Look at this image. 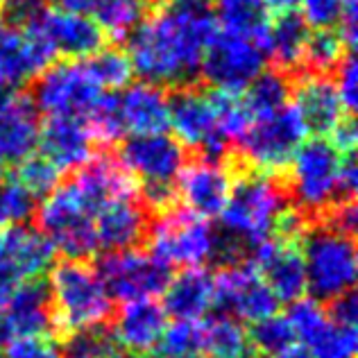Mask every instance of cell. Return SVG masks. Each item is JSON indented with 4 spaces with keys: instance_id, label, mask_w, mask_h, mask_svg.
<instances>
[{
    "instance_id": "5bb4252c",
    "label": "cell",
    "mask_w": 358,
    "mask_h": 358,
    "mask_svg": "<svg viewBox=\"0 0 358 358\" xmlns=\"http://www.w3.org/2000/svg\"><path fill=\"white\" fill-rule=\"evenodd\" d=\"M168 127L184 148L200 150L206 159H222L227 155L229 141L220 134L209 93L193 87L177 89L168 98Z\"/></svg>"
},
{
    "instance_id": "2e32d148",
    "label": "cell",
    "mask_w": 358,
    "mask_h": 358,
    "mask_svg": "<svg viewBox=\"0 0 358 358\" xmlns=\"http://www.w3.org/2000/svg\"><path fill=\"white\" fill-rule=\"evenodd\" d=\"M286 317L295 331V341L315 358L356 356L358 350L356 327H345L334 322L320 301L310 297H301L290 304Z\"/></svg>"
},
{
    "instance_id": "30bf717a",
    "label": "cell",
    "mask_w": 358,
    "mask_h": 358,
    "mask_svg": "<svg viewBox=\"0 0 358 358\" xmlns=\"http://www.w3.org/2000/svg\"><path fill=\"white\" fill-rule=\"evenodd\" d=\"M23 27L39 41H43L52 55L66 59H87L107 43L105 32L91 14H78L59 7H39L23 18Z\"/></svg>"
},
{
    "instance_id": "f6af8a7d",
    "label": "cell",
    "mask_w": 358,
    "mask_h": 358,
    "mask_svg": "<svg viewBox=\"0 0 358 358\" xmlns=\"http://www.w3.org/2000/svg\"><path fill=\"white\" fill-rule=\"evenodd\" d=\"M336 71H338V82H336L338 98H341L347 114H352L356 109V98H358V69L354 55H345Z\"/></svg>"
},
{
    "instance_id": "3957f363",
    "label": "cell",
    "mask_w": 358,
    "mask_h": 358,
    "mask_svg": "<svg viewBox=\"0 0 358 358\" xmlns=\"http://www.w3.org/2000/svg\"><path fill=\"white\" fill-rule=\"evenodd\" d=\"M52 327L64 338L84 329L105 327L114 310L96 266L80 259H64L48 270Z\"/></svg>"
},
{
    "instance_id": "603a6c76",
    "label": "cell",
    "mask_w": 358,
    "mask_h": 358,
    "mask_svg": "<svg viewBox=\"0 0 358 358\" xmlns=\"http://www.w3.org/2000/svg\"><path fill=\"white\" fill-rule=\"evenodd\" d=\"M168 324V315L157 299L122 301L116 315L111 338L125 354L145 356L157 350L159 338Z\"/></svg>"
},
{
    "instance_id": "44dd1931",
    "label": "cell",
    "mask_w": 358,
    "mask_h": 358,
    "mask_svg": "<svg viewBox=\"0 0 358 358\" xmlns=\"http://www.w3.org/2000/svg\"><path fill=\"white\" fill-rule=\"evenodd\" d=\"M93 145H96V138L84 118L48 116V120L39 125L36 148L59 173H75L87 166L96 157Z\"/></svg>"
},
{
    "instance_id": "7a4b0ae2",
    "label": "cell",
    "mask_w": 358,
    "mask_h": 358,
    "mask_svg": "<svg viewBox=\"0 0 358 358\" xmlns=\"http://www.w3.org/2000/svg\"><path fill=\"white\" fill-rule=\"evenodd\" d=\"M293 209L286 188L275 175L252 171L234 179L229 200L220 218V231L241 254L275 238L288 211Z\"/></svg>"
},
{
    "instance_id": "8d00e7d4",
    "label": "cell",
    "mask_w": 358,
    "mask_h": 358,
    "mask_svg": "<svg viewBox=\"0 0 358 358\" xmlns=\"http://www.w3.org/2000/svg\"><path fill=\"white\" fill-rule=\"evenodd\" d=\"M347 50V43L338 30H313L308 34L304 64L317 75H324L329 71H336L338 64L343 62Z\"/></svg>"
},
{
    "instance_id": "52a82bcc",
    "label": "cell",
    "mask_w": 358,
    "mask_h": 358,
    "mask_svg": "<svg viewBox=\"0 0 358 358\" xmlns=\"http://www.w3.org/2000/svg\"><path fill=\"white\" fill-rule=\"evenodd\" d=\"M343 152H338L327 136L306 138L288 164V200L304 215H324L341 202L338 173Z\"/></svg>"
},
{
    "instance_id": "ffe728a7",
    "label": "cell",
    "mask_w": 358,
    "mask_h": 358,
    "mask_svg": "<svg viewBox=\"0 0 358 358\" xmlns=\"http://www.w3.org/2000/svg\"><path fill=\"white\" fill-rule=\"evenodd\" d=\"M55 62L52 50L25 27L0 25V91L14 93Z\"/></svg>"
},
{
    "instance_id": "ee69618b",
    "label": "cell",
    "mask_w": 358,
    "mask_h": 358,
    "mask_svg": "<svg viewBox=\"0 0 358 358\" xmlns=\"http://www.w3.org/2000/svg\"><path fill=\"white\" fill-rule=\"evenodd\" d=\"M0 358H59V350L50 336H21L5 347Z\"/></svg>"
},
{
    "instance_id": "4316f807",
    "label": "cell",
    "mask_w": 358,
    "mask_h": 358,
    "mask_svg": "<svg viewBox=\"0 0 358 358\" xmlns=\"http://www.w3.org/2000/svg\"><path fill=\"white\" fill-rule=\"evenodd\" d=\"M118 93L120 120L125 134H157L168 129V98L162 87L150 82L127 84Z\"/></svg>"
},
{
    "instance_id": "ac0fdd59",
    "label": "cell",
    "mask_w": 358,
    "mask_h": 358,
    "mask_svg": "<svg viewBox=\"0 0 358 358\" xmlns=\"http://www.w3.org/2000/svg\"><path fill=\"white\" fill-rule=\"evenodd\" d=\"M55 263V248L30 224H12L0 231V290L41 279Z\"/></svg>"
},
{
    "instance_id": "680465c9",
    "label": "cell",
    "mask_w": 358,
    "mask_h": 358,
    "mask_svg": "<svg viewBox=\"0 0 358 358\" xmlns=\"http://www.w3.org/2000/svg\"><path fill=\"white\" fill-rule=\"evenodd\" d=\"M0 16H3V5H0Z\"/></svg>"
},
{
    "instance_id": "e0dca14e",
    "label": "cell",
    "mask_w": 358,
    "mask_h": 358,
    "mask_svg": "<svg viewBox=\"0 0 358 358\" xmlns=\"http://www.w3.org/2000/svg\"><path fill=\"white\" fill-rule=\"evenodd\" d=\"M234 186V175L222 159H197L184 164L175 182V200L188 213L213 220L222 213Z\"/></svg>"
},
{
    "instance_id": "60d3db41",
    "label": "cell",
    "mask_w": 358,
    "mask_h": 358,
    "mask_svg": "<svg viewBox=\"0 0 358 358\" xmlns=\"http://www.w3.org/2000/svg\"><path fill=\"white\" fill-rule=\"evenodd\" d=\"M36 200L25 188L12 179H0V227L25 224L34 215Z\"/></svg>"
},
{
    "instance_id": "277c9868",
    "label": "cell",
    "mask_w": 358,
    "mask_h": 358,
    "mask_svg": "<svg viewBox=\"0 0 358 358\" xmlns=\"http://www.w3.org/2000/svg\"><path fill=\"white\" fill-rule=\"evenodd\" d=\"M150 254L168 268H204L220 261L222 234L211 220L188 213L182 206L159 211L155 222L148 224Z\"/></svg>"
},
{
    "instance_id": "d4e9b609",
    "label": "cell",
    "mask_w": 358,
    "mask_h": 358,
    "mask_svg": "<svg viewBox=\"0 0 358 358\" xmlns=\"http://www.w3.org/2000/svg\"><path fill=\"white\" fill-rule=\"evenodd\" d=\"M39 141V111L21 93L0 96V155L5 162L18 164L34 155Z\"/></svg>"
},
{
    "instance_id": "816d5d0a",
    "label": "cell",
    "mask_w": 358,
    "mask_h": 358,
    "mask_svg": "<svg viewBox=\"0 0 358 358\" xmlns=\"http://www.w3.org/2000/svg\"><path fill=\"white\" fill-rule=\"evenodd\" d=\"M43 0H0V5L9 7L18 18H25L27 14H32L34 9L41 7Z\"/></svg>"
},
{
    "instance_id": "484cf974",
    "label": "cell",
    "mask_w": 358,
    "mask_h": 358,
    "mask_svg": "<svg viewBox=\"0 0 358 358\" xmlns=\"http://www.w3.org/2000/svg\"><path fill=\"white\" fill-rule=\"evenodd\" d=\"M159 297L168 317L200 322L213 308V275L204 268H184L168 279Z\"/></svg>"
},
{
    "instance_id": "7c38bea8",
    "label": "cell",
    "mask_w": 358,
    "mask_h": 358,
    "mask_svg": "<svg viewBox=\"0 0 358 358\" xmlns=\"http://www.w3.org/2000/svg\"><path fill=\"white\" fill-rule=\"evenodd\" d=\"M118 164L141 186H175L186 164V148L166 131L131 134L118 148Z\"/></svg>"
},
{
    "instance_id": "6da1fadb",
    "label": "cell",
    "mask_w": 358,
    "mask_h": 358,
    "mask_svg": "<svg viewBox=\"0 0 358 358\" xmlns=\"http://www.w3.org/2000/svg\"><path fill=\"white\" fill-rule=\"evenodd\" d=\"M218 32L209 0H171L131 32L127 57L141 82L184 89L200 78L204 55Z\"/></svg>"
},
{
    "instance_id": "b9f144b4",
    "label": "cell",
    "mask_w": 358,
    "mask_h": 358,
    "mask_svg": "<svg viewBox=\"0 0 358 358\" xmlns=\"http://www.w3.org/2000/svg\"><path fill=\"white\" fill-rule=\"evenodd\" d=\"M114 354V338H111V331L102 327L66 336V358H111Z\"/></svg>"
},
{
    "instance_id": "f1b7e54d",
    "label": "cell",
    "mask_w": 358,
    "mask_h": 358,
    "mask_svg": "<svg viewBox=\"0 0 358 358\" xmlns=\"http://www.w3.org/2000/svg\"><path fill=\"white\" fill-rule=\"evenodd\" d=\"M308 25L301 21L295 9L279 12L270 21L266 34V55L279 66L281 73L297 71L304 66V50L308 41Z\"/></svg>"
},
{
    "instance_id": "f35d334b",
    "label": "cell",
    "mask_w": 358,
    "mask_h": 358,
    "mask_svg": "<svg viewBox=\"0 0 358 358\" xmlns=\"http://www.w3.org/2000/svg\"><path fill=\"white\" fill-rule=\"evenodd\" d=\"M84 120H87L93 138L100 141V143H116V141H122L127 136L125 127H122V120H120L116 91L100 96V100L93 105V109L89 111Z\"/></svg>"
},
{
    "instance_id": "4dcf8cb0",
    "label": "cell",
    "mask_w": 358,
    "mask_h": 358,
    "mask_svg": "<svg viewBox=\"0 0 358 358\" xmlns=\"http://www.w3.org/2000/svg\"><path fill=\"white\" fill-rule=\"evenodd\" d=\"M250 338L243 322L213 315L202 322V352L206 358H250Z\"/></svg>"
},
{
    "instance_id": "bcb514c9",
    "label": "cell",
    "mask_w": 358,
    "mask_h": 358,
    "mask_svg": "<svg viewBox=\"0 0 358 358\" xmlns=\"http://www.w3.org/2000/svg\"><path fill=\"white\" fill-rule=\"evenodd\" d=\"M324 224H329L336 231H343L347 236H354L358 224V209L354 200L336 202L331 209L324 213Z\"/></svg>"
},
{
    "instance_id": "836d02e7",
    "label": "cell",
    "mask_w": 358,
    "mask_h": 358,
    "mask_svg": "<svg viewBox=\"0 0 358 358\" xmlns=\"http://www.w3.org/2000/svg\"><path fill=\"white\" fill-rule=\"evenodd\" d=\"M84 64H87L91 78L98 82L100 89L120 91L134 78V69H131L127 52L120 48H111V45H102L100 50L89 55Z\"/></svg>"
},
{
    "instance_id": "7402d4cb",
    "label": "cell",
    "mask_w": 358,
    "mask_h": 358,
    "mask_svg": "<svg viewBox=\"0 0 358 358\" xmlns=\"http://www.w3.org/2000/svg\"><path fill=\"white\" fill-rule=\"evenodd\" d=\"M148 209L141 202L138 193L120 195L100 206V211L93 218L98 250L120 252L136 248L148 234Z\"/></svg>"
},
{
    "instance_id": "681fc988",
    "label": "cell",
    "mask_w": 358,
    "mask_h": 358,
    "mask_svg": "<svg viewBox=\"0 0 358 358\" xmlns=\"http://www.w3.org/2000/svg\"><path fill=\"white\" fill-rule=\"evenodd\" d=\"M358 188V168L354 152H345L341 162V173H338V191H341V202L354 200Z\"/></svg>"
},
{
    "instance_id": "9c48e42d",
    "label": "cell",
    "mask_w": 358,
    "mask_h": 358,
    "mask_svg": "<svg viewBox=\"0 0 358 358\" xmlns=\"http://www.w3.org/2000/svg\"><path fill=\"white\" fill-rule=\"evenodd\" d=\"M102 89L91 78L84 59L52 62L34 80L32 102L45 116H78L87 118L100 100Z\"/></svg>"
},
{
    "instance_id": "8fae6325",
    "label": "cell",
    "mask_w": 358,
    "mask_h": 358,
    "mask_svg": "<svg viewBox=\"0 0 358 358\" xmlns=\"http://www.w3.org/2000/svg\"><path fill=\"white\" fill-rule=\"evenodd\" d=\"M96 270L111 299L134 301L157 299L171 279V268L155 259L150 252L129 248L120 252H105Z\"/></svg>"
},
{
    "instance_id": "74e56055",
    "label": "cell",
    "mask_w": 358,
    "mask_h": 358,
    "mask_svg": "<svg viewBox=\"0 0 358 358\" xmlns=\"http://www.w3.org/2000/svg\"><path fill=\"white\" fill-rule=\"evenodd\" d=\"M155 352L159 354V358L200 356V352H202V320L200 322L173 320L171 324H166Z\"/></svg>"
},
{
    "instance_id": "6f0895ef",
    "label": "cell",
    "mask_w": 358,
    "mask_h": 358,
    "mask_svg": "<svg viewBox=\"0 0 358 358\" xmlns=\"http://www.w3.org/2000/svg\"><path fill=\"white\" fill-rule=\"evenodd\" d=\"M179 358H200V356H179Z\"/></svg>"
},
{
    "instance_id": "c3c4849f",
    "label": "cell",
    "mask_w": 358,
    "mask_h": 358,
    "mask_svg": "<svg viewBox=\"0 0 358 358\" xmlns=\"http://www.w3.org/2000/svg\"><path fill=\"white\" fill-rule=\"evenodd\" d=\"M356 136H358V129H356V122L352 118V114H347L338 125L329 131L327 138L331 141L334 148L338 152H354L356 150Z\"/></svg>"
},
{
    "instance_id": "5b68a950",
    "label": "cell",
    "mask_w": 358,
    "mask_h": 358,
    "mask_svg": "<svg viewBox=\"0 0 358 358\" xmlns=\"http://www.w3.org/2000/svg\"><path fill=\"white\" fill-rule=\"evenodd\" d=\"M299 252L306 270V295L315 301H331L354 290L358 275V257L354 236L315 224L301 231Z\"/></svg>"
},
{
    "instance_id": "4fadbf2b",
    "label": "cell",
    "mask_w": 358,
    "mask_h": 358,
    "mask_svg": "<svg viewBox=\"0 0 358 358\" xmlns=\"http://www.w3.org/2000/svg\"><path fill=\"white\" fill-rule=\"evenodd\" d=\"M266 50L250 36L218 32L204 55L200 75L218 91L243 93L261 71H266Z\"/></svg>"
},
{
    "instance_id": "ba28073f",
    "label": "cell",
    "mask_w": 358,
    "mask_h": 358,
    "mask_svg": "<svg viewBox=\"0 0 358 358\" xmlns=\"http://www.w3.org/2000/svg\"><path fill=\"white\" fill-rule=\"evenodd\" d=\"M308 127L295 105H284L268 116H259L238 141L241 155L252 171L277 175L286 171L297 148L308 138Z\"/></svg>"
},
{
    "instance_id": "f907efd6",
    "label": "cell",
    "mask_w": 358,
    "mask_h": 358,
    "mask_svg": "<svg viewBox=\"0 0 358 358\" xmlns=\"http://www.w3.org/2000/svg\"><path fill=\"white\" fill-rule=\"evenodd\" d=\"M55 7L59 9H69V12H78V14H93L98 9L102 0H52Z\"/></svg>"
},
{
    "instance_id": "f546056e",
    "label": "cell",
    "mask_w": 358,
    "mask_h": 358,
    "mask_svg": "<svg viewBox=\"0 0 358 358\" xmlns=\"http://www.w3.org/2000/svg\"><path fill=\"white\" fill-rule=\"evenodd\" d=\"M211 7L222 32L250 36L266 50L270 9L263 0H215Z\"/></svg>"
},
{
    "instance_id": "ab89813d",
    "label": "cell",
    "mask_w": 358,
    "mask_h": 358,
    "mask_svg": "<svg viewBox=\"0 0 358 358\" xmlns=\"http://www.w3.org/2000/svg\"><path fill=\"white\" fill-rule=\"evenodd\" d=\"M59 175L62 173L45 157L30 155L27 159H23V162H18L16 182L21 184L34 200H41V197H45L59 184Z\"/></svg>"
},
{
    "instance_id": "d6986e66",
    "label": "cell",
    "mask_w": 358,
    "mask_h": 358,
    "mask_svg": "<svg viewBox=\"0 0 358 358\" xmlns=\"http://www.w3.org/2000/svg\"><path fill=\"white\" fill-rule=\"evenodd\" d=\"M248 263L263 277L277 301H293L306 295V270L299 245L290 238H270L248 252Z\"/></svg>"
},
{
    "instance_id": "8992f818",
    "label": "cell",
    "mask_w": 358,
    "mask_h": 358,
    "mask_svg": "<svg viewBox=\"0 0 358 358\" xmlns=\"http://www.w3.org/2000/svg\"><path fill=\"white\" fill-rule=\"evenodd\" d=\"M34 215L36 229L48 238L55 252L64 254V259L89 261L98 252L96 229H93L96 211L73 179L57 184L48 195L41 197Z\"/></svg>"
},
{
    "instance_id": "9f6ffc18",
    "label": "cell",
    "mask_w": 358,
    "mask_h": 358,
    "mask_svg": "<svg viewBox=\"0 0 358 358\" xmlns=\"http://www.w3.org/2000/svg\"><path fill=\"white\" fill-rule=\"evenodd\" d=\"M111 358H143V356H134V354H114Z\"/></svg>"
},
{
    "instance_id": "11a10c76",
    "label": "cell",
    "mask_w": 358,
    "mask_h": 358,
    "mask_svg": "<svg viewBox=\"0 0 358 358\" xmlns=\"http://www.w3.org/2000/svg\"><path fill=\"white\" fill-rule=\"evenodd\" d=\"M5 166H7V162H5V157L0 155V179H3V175H5Z\"/></svg>"
},
{
    "instance_id": "d590c367",
    "label": "cell",
    "mask_w": 358,
    "mask_h": 358,
    "mask_svg": "<svg viewBox=\"0 0 358 358\" xmlns=\"http://www.w3.org/2000/svg\"><path fill=\"white\" fill-rule=\"evenodd\" d=\"M209 98H211V105L215 111V120H218L220 134L229 141V145L238 143L254 120L248 105H245L243 96L241 93L213 89V91H209Z\"/></svg>"
},
{
    "instance_id": "83f0119b",
    "label": "cell",
    "mask_w": 358,
    "mask_h": 358,
    "mask_svg": "<svg viewBox=\"0 0 358 358\" xmlns=\"http://www.w3.org/2000/svg\"><path fill=\"white\" fill-rule=\"evenodd\" d=\"M293 105L304 118L308 131H315L320 136H327L347 116L343 102L338 98L336 84L317 73L299 80Z\"/></svg>"
},
{
    "instance_id": "d6a6232c",
    "label": "cell",
    "mask_w": 358,
    "mask_h": 358,
    "mask_svg": "<svg viewBox=\"0 0 358 358\" xmlns=\"http://www.w3.org/2000/svg\"><path fill=\"white\" fill-rule=\"evenodd\" d=\"M290 82L281 71H261L245 89L243 100L248 105L252 118L268 116L272 111L288 105Z\"/></svg>"
},
{
    "instance_id": "f5cc1de1",
    "label": "cell",
    "mask_w": 358,
    "mask_h": 358,
    "mask_svg": "<svg viewBox=\"0 0 358 358\" xmlns=\"http://www.w3.org/2000/svg\"><path fill=\"white\" fill-rule=\"evenodd\" d=\"M14 331H12V327H9V322L5 320V315L0 313V354H3V350L14 341Z\"/></svg>"
},
{
    "instance_id": "9a60e30c",
    "label": "cell",
    "mask_w": 358,
    "mask_h": 358,
    "mask_svg": "<svg viewBox=\"0 0 358 358\" xmlns=\"http://www.w3.org/2000/svg\"><path fill=\"white\" fill-rule=\"evenodd\" d=\"M279 301L248 261L224 266L213 277V308L238 322H257L277 313Z\"/></svg>"
},
{
    "instance_id": "7bdbcfd3",
    "label": "cell",
    "mask_w": 358,
    "mask_h": 358,
    "mask_svg": "<svg viewBox=\"0 0 358 358\" xmlns=\"http://www.w3.org/2000/svg\"><path fill=\"white\" fill-rule=\"evenodd\" d=\"M299 16L308 25V30H334L343 21L341 0H299Z\"/></svg>"
},
{
    "instance_id": "cb8c5ba5",
    "label": "cell",
    "mask_w": 358,
    "mask_h": 358,
    "mask_svg": "<svg viewBox=\"0 0 358 358\" xmlns=\"http://www.w3.org/2000/svg\"><path fill=\"white\" fill-rule=\"evenodd\" d=\"M0 313L5 315L16 338L50 336V331H55L48 286L41 279L0 290Z\"/></svg>"
},
{
    "instance_id": "e575fe53",
    "label": "cell",
    "mask_w": 358,
    "mask_h": 358,
    "mask_svg": "<svg viewBox=\"0 0 358 358\" xmlns=\"http://www.w3.org/2000/svg\"><path fill=\"white\" fill-rule=\"evenodd\" d=\"M248 338L254 352H259L261 356H270V358H275L281 352H286L288 347L297 345L295 331H293V327H290L288 317L279 313H272L268 317H261L257 322H252Z\"/></svg>"
},
{
    "instance_id": "1f68e13d",
    "label": "cell",
    "mask_w": 358,
    "mask_h": 358,
    "mask_svg": "<svg viewBox=\"0 0 358 358\" xmlns=\"http://www.w3.org/2000/svg\"><path fill=\"white\" fill-rule=\"evenodd\" d=\"M148 16V0H102L93 18L107 39L127 41Z\"/></svg>"
},
{
    "instance_id": "7dc6e473",
    "label": "cell",
    "mask_w": 358,
    "mask_h": 358,
    "mask_svg": "<svg viewBox=\"0 0 358 358\" xmlns=\"http://www.w3.org/2000/svg\"><path fill=\"white\" fill-rule=\"evenodd\" d=\"M327 313L338 324L356 327V320H358V299H356L354 290H350V293H345V295H341V297H336V299L329 301Z\"/></svg>"
},
{
    "instance_id": "db71d44e",
    "label": "cell",
    "mask_w": 358,
    "mask_h": 358,
    "mask_svg": "<svg viewBox=\"0 0 358 358\" xmlns=\"http://www.w3.org/2000/svg\"><path fill=\"white\" fill-rule=\"evenodd\" d=\"M275 358H315V356L310 354V352H306L301 345H293V347H288L286 352H281V354L275 356Z\"/></svg>"
}]
</instances>
